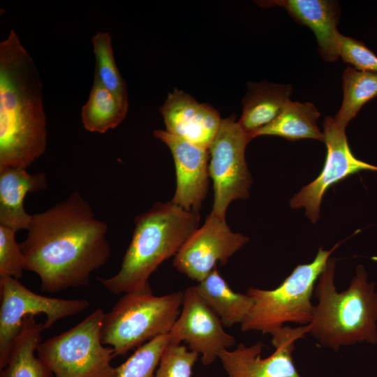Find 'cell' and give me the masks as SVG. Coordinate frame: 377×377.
I'll return each instance as SVG.
<instances>
[{
	"label": "cell",
	"mask_w": 377,
	"mask_h": 377,
	"mask_svg": "<svg viewBox=\"0 0 377 377\" xmlns=\"http://www.w3.org/2000/svg\"><path fill=\"white\" fill-rule=\"evenodd\" d=\"M194 286L223 326L230 327L242 324L252 308V297L247 293L235 292L219 274L217 267Z\"/></svg>",
	"instance_id": "20"
},
{
	"label": "cell",
	"mask_w": 377,
	"mask_h": 377,
	"mask_svg": "<svg viewBox=\"0 0 377 377\" xmlns=\"http://www.w3.org/2000/svg\"><path fill=\"white\" fill-rule=\"evenodd\" d=\"M154 135L170 149L175 165L176 191L171 202L187 211L199 212L209 185V149L154 130Z\"/></svg>",
	"instance_id": "14"
},
{
	"label": "cell",
	"mask_w": 377,
	"mask_h": 377,
	"mask_svg": "<svg viewBox=\"0 0 377 377\" xmlns=\"http://www.w3.org/2000/svg\"><path fill=\"white\" fill-rule=\"evenodd\" d=\"M339 245L337 244L330 250L320 248L312 262L297 265L274 289L250 287L247 294L253 299V306L241 324L242 330L271 334L288 322L309 325L316 310L311 302L315 285L330 254Z\"/></svg>",
	"instance_id": "6"
},
{
	"label": "cell",
	"mask_w": 377,
	"mask_h": 377,
	"mask_svg": "<svg viewBox=\"0 0 377 377\" xmlns=\"http://www.w3.org/2000/svg\"><path fill=\"white\" fill-rule=\"evenodd\" d=\"M336 260L329 258L315 286L318 300L309 333L325 346L338 350L357 343H377V292L368 281L364 266L356 268L349 287L341 293L334 285Z\"/></svg>",
	"instance_id": "4"
},
{
	"label": "cell",
	"mask_w": 377,
	"mask_h": 377,
	"mask_svg": "<svg viewBox=\"0 0 377 377\" xmlns=\"http://www.w3.org/2000/svg\"><path fill=\"white\" fill-rule=\"evenodd\" d=\"M105 312L98 308L81 322L38 346L37 355L54 377H118L112 348L101 341Z\"/></svg>",
	"instance_id": "7"
},
{
	"label": "cell",
	"mask_w": 377,
	"mask_h": 377,
	"mask_svg": "<svg viewBox=\"0 0 377 377\" xmlns=\"http://www.w3.org/2000/svg\"><path fill=\"white\" fill-rule=\"evenodd\" d=\"M169 133L209 149L221 123L218 111L175 89L160 108Z\"/></svg>",
	"instance_id": "15"
},
{
	"label": "cell",
	"mask_w": 377,
	"mask_h": 377,
	"mask_svg": "<svg viewBox=\"0 0 377 377\" xmlns=\"http://www.w3.org/2000/svg\"><path fill=\"white\" fill-rule=\"evenodd\" d=\"M199 221V212L185 210L171 201L155 203L135 218V228L119 270L97 281L114 295L145 288L151 274L177 254L198 228Z\"/></svg>",
	"instance_id": "3"
},
{
	"label": "cell",
	"mask_w": 377,
	"mask_h": 377,
	"mask_svg": "<svg viewBox=\"0 0 377 377\" xmlns=\"http://www.w3.org/2000/svg\"><path fill=\"white\" fill-rule=\"evenodd\" d=\"M96 66L94 77L110 91L128 102L127 87L113 55L112 37L108 31H98L91 37Z\"/></svg>",
	"instance_id": "24"
},
{
	"label": "cell",
	"mask_w": 377,
	"mask_h": 377,
	"mask_svg": "<svg viewBox=\"0 0 377 377\" xmlns=\"http://www.w3.org/2000/svg\"><path fill=\"white\" fill-rule=\"evenodd\" d=\"M47 187L43 172L29 174L21 168H7L0 170V225L15 231L27 230L32 215L24 208V200L29 192Z\"/></svg>",
	"instance_id": "17"
},
{
	"label": "cell",
	"mask_w": 377,
	"mask_h": 377,
	"mask_svg": "<svg viewBox=\"0 0 377 377\" xmlns=\"http://www.w3.org/2000/svg\"><path fill=\"white\" fill-rule=\"evenodd\" d=\"M15 233L13 229L0 225V277L20 279L24 270V256Z\"/></svg>",
	"instance_id": "27"
},
{
	"label": "cell",
	"mask_w": 377,
	"mask_h": 377,
	"mask_svg": "<svg viewBox=\"0 0 377 377\" xmlns=\"http://www.w3.org/2000/svg\"><path fill=\"white\" fill-rule=\"evenodd\" d=\"M182 306L168 333L169 342H186L188 349L201 354L204 365L212 364L221 351L235 345V337L225 332L221 319L199 295L194 286L184 292Z\"/></svg>",
	"instance_id": "12"
},
{
	"label": "cell",
	"mask_w": 377,
	"mask_h": 377,
	"mask_svg": "<svg viewBox=\"0 0 377 377\" xmlns=\"http://www.w3.org/2000/svg\"><path fill=\"white\" fill-rule=\"evenodd\" d=\"M343 91L341 106L333 118L347 126L361 108L377 96V73L347 66L343 73Z\"/></svg>",
	"instance_id": "23"
},
{
	"label": "cell",
	"mask_w": 377,
	"mask_h": 377,
	"mask_svg": "<svg viewBox=\"0 0 377 377\" xmlns=\"http://www.w3.org/2000/svg\"><path fill=\"white\" fill-rule=\"evenodd\" d=\"M43 330L44 323L37 322L35 316L24 319L0 377H54L49 367L35 354Z\"/></svg>",
	"instance_id": "19"
},
{
	"label": "cell",
	"mask_w": 377,
	"mask_h": 377,
	"mask_svg": "<svg viewBox=\"0 0 377 377\" xmlns=\"http://www.w3.org/2000/svg\"><path fill=\"white\" fill-rule=\"evenodd\" d=\"M291 87L267 82H250L243 99V110L238 121L241 128L254 138L255 134L280 114L290 101Z\"/></svg>",
	"instance_id": "18"
},
{
	"label": "cell",
	"mask_w": 377,
	"mask_h": 377,
	"mask_svg": "<svg viewBox=\"0 0 377 377\" xmlns=\"http://www.w3.org/2000/svg\"><path fill=\"white\" fill-rule=\"evenodd\" d=\"M108 230L89 203L74 191L47 210L32 214L27 237L20 244L24 270L39 276L45 293L86 287L92 272L110 258Z\"/></svg>",
	"instance_id": "1"
},
{
	"label": "cell",
	"mask_w": 377,
	"mask_h": 377,
	"mask_svg": "<svg viewBox=\"0 0 377 377\" xmlns=\"http://www.w3.org/2000/svg\"><path fill=\"white\" fill-rule=\"evenodd\" d=\"M339 56L356 69L377 73V56L361 41L341 34Z\"/></svg>",
	"instance_id": "28"
},
{
	"label": "cell",
	"mask_w": 377,
	"mask_h": 377,
	"mask_svg": "<svg viewBox=\"0 0 377 377\" xmlns=\"http://www.w3.org/2000/svg\"><path fill=\"white\" fill-rule=\"evenodd\" d=\"M0 369L6 364L25 318L44 314L45 330L89 306L84 299L67 300L35 293L19 279L8 276L0 277Z\"/></svg>",
	"instance_id": "8"
},
{
	"label": "cell",
	"mask_w": 377,
	"mask_h": 377,
	"mask_svg": "<svg viewBox=\"0 0 377 377\" xmlns=\"http://www.w3.org/2000/svg\"><path fill=\"white\" fill-rule=\"evenodd\" d=\"M198 353L181 343L168 341L156 370L154 377H191Z\"/></svg>",
	"instance_id": "26"
},
{
	"label": "cell",
	"mask_w": 377,
	"mask_h": 377,
	"mask_svg": "<svg viewBox=\"0 0 377 377\" xmlns=\"http://www.w3.org/2000/svg\"><path fill=\"white\" fill-rule=\"evenodd\" d=\"M128 108V102L119 98L94 77L89 98L81 110L83 126L89 132L105 133L123 121Z\"/></svg>",
	"instance_id": "22"
},
{
	"label": "cell",
	"mask_w": 377,
	"mask_h": 377,
	"mask_svg": "<svg viewBox=\"0 0 377 377\" xmlns=\"http://www.w3.org/2000/svg\"><path fill=\"white\" fill-rule=\"evenodd\" d=\"M184 292L162 296L152 293L149 284L124 293L105 313L101 341L112 348L115 356L124 355L153 339L168 334L180 313Z\"/></svg>",
	"instance_id": "5"
},
{
	"label": "cell",
	"mask_w": 377,
	"mask_h": 377,
	"mask_svg": "<svg viewBox=\"0 0 377 377\" xmlns=\"http://www.w3.org/2000/svg\"><path fill=\"white\" fill-rule=\"evenodd\" d=\"M168 341V334H166L138 347L125 362L117 367L118 377H154Z\"/></svg>",
	"instance_id": "25"
},
{
	"label": "cell",
	"mask_w": 377,
	"mask_h": 377,
	"mask_svg": "<svg viewBox=\"0 0 377 377\" xmlns=\"http://www.w3.org/2000/svg\"><path fill=\"white\" fill-rule=\"evenodd\" d=\"M323 124L327 147L323 168L320 175L290 201L293 208L304 207L306 214L312 223L318 221L323 198L332 185L361 170L377 172V166L354 156L347 140L346 126L331 117H327Z\"/></svg>",
	"instance_id": "11"
},
{
	"label": "cell",
	"mask_w": 377,
	"mask_h": 377,
	"mask_svg": "<svg viewBox=\"0 0 377 377\" xmlns=\"http://www.w3.org/2000/svg\"><path fill=\"white\" fill-rule=\"evenodd\" d=\"M260 6L285 8L297 22L309 27L317 39L318 52L327 61H337L339 56L341 34L337 26L339 8L334 1L272 0L256 1Z\"/></svg>",
	"instance_id": "16"
},
{
	"label": "cell",
	"mask_w": 377,
	"mask_h": 377,
	"mask_svg": "<svg viewBox=\"0 0 377 377\" xmlns=\"http://www.w3.org/2000/svg\"><path fill=\"white\" fill-rule=\"evenodd\" d=\"M307 333V325L283 326L271 333L275 350L269 356L261 357L263 343L258 341L249 347L239 343L232 351L224 350L219 358L229 377H301L292 354L295 342Z\"/></svg>",
	"instance_id": "13"
},
{
	"label": "cell",
	"mask_w": 377,
	"mask_h": 377,
	"mask_svg": "<svg viewBox=\"0 0 377 377\" xmlns=\"http://www.w3.org/2000/svg\"><path fill=\"white\" fill-rule=\"evenodd\" d=\"M47 138L40 77L11 29L0 42V170L26 169L44 154Z\"/></svg>",
	"instance_id": "2"
},
{
	"label": "cell",
	"mask_w": 377,
	"mask_h": 377,
	"mask_svg": "<svg viewBox=\"0 0 377 377\" xmlns=\"http://www.w3.org/2000/svg\"><path fill=\"white\" fill-rule=\"evenodd\" d=\"M320 112L311 103L293 102L290 100L270 124L259 130L254 138L260 135H276L288 140L314 139L324 141L316 124Z\"/></svg>",
	"instance_id": "21"
},
{
	"label": "cell",
	"mask_w": 377,
	"mask_h": 377,
	"mask_svg": "<svg viewBox=\"0 0 377 377\" xmlns=\"http://www.w3.org/2000/svg\"><path fill=\"white\" fill-rule=\"evenodd\" d=\"M251 138L235 117L222 119L209 148V177L213 181L212 212L226 219L230 203L249 196L251 177L245 160V149Z\"/></svg>",
	"instance_id": "9"
},
{
	"label": "cell",
	"mask_w": 377,
	"mask_h": 377,
	"mask_svg": "<svg viewBox=\"0 0 377 377\" xmlns=\"http://www.w3.org/2000/svg\"><path fill=\"white\" fill-rule=\"evenodd\" d=\"M249 237L232 232L226 219L211 212L204 224L188 238L175 256L173 265L189 279L200 282L219 263L226 265Z\"/></svg>",
	"instance_id": "10"
}]
</instances>
